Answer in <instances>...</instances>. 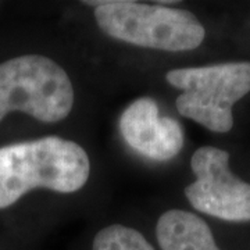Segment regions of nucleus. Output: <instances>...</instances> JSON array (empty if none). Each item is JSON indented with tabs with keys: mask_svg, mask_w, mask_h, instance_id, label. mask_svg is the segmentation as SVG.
<instances>
[{
	"mask_svg": "<svg viewBox=\"0 0 250 250\" xmlns=\"http://www.w3.org/2000/svg\"><path fill=\"white\" fill-rule=\"evenodd\" d=\"M72 104L71 80L53 60L27 54L0 64V121L11 111H22L42 123H57Z\"/></svg>",
	"mask_w": 250,
	"mask_h": 250,
	"instance_id": "obj_3",
	"label": "nucleus"
},
{
	"mask_svg": "<svg viewBox=\"0 0 250 250\" xmlns=\"http://www.w3.org/2000/svg\"><path fill=\"white\" fill-rule=\"evenodd\" d=\"M156 236L161 250H220L208 225L185 210H170L161 215Z\"/></svg>",
	"mask_w": 250,
	"mask_h": 250,
	"instance_id": "obj_7",
	"label": "nucleus"
},
{
	"mask_svg": "<svg viewBox=\"0 0 250 250\" xmlns=\"http://www.w3.org/2000/svg\"><path fill=\"white\" fill-rule=\"evenodd\" d=\"M93 250H154L142 233L124 225L103 228L93 239Z\"/></svg>",
	"mask_w": 250,
	"mask_h": 250,
	"instance_id": "obj_8",
	"label": "nucleus"
},
{
	"mask_svg": "<svg viewBox=\"0 0 250 250\" xmlns=\"http://www.w3.org/2000/svg\"><path fill=\"white\" fill-rule=\"evenodd\" d=\"M171 86L182 90L175 107L182 117L213 132L233 126L232 106L250 92V62H223L167 72Z\"/></svg>",
	"mask_w": 250,
	"mask_h": 250,
	"instance_id": "obj_4",
	"label": "nucleus"
},
{
	"mask_svg": "<svg viewBox=\"0 0 250 250\" xmlns=\"http://www.w3.org/2000/svg\"><path fill=\"white\" fill-rule=\"evenodd\" d=\"M118 126L125 143L152 160H171L184 146L181 124L171 117H160L152 98L132 102L120 117Z\"/></svg>",
	"mask_w": 250,
	"mask_h": 250,
	"instance_id": "obj_6",
	"label": "nucleus"
},
{
	"mask_svg": "<svg viewBox=\"0 0 250 250\" xmlns=\"http://www.w3.org/2000/svg\"><path fill=\"white\" fill-rule=\"evenodd\" d=\"M90 161L78 143L57 136L0 147V208L35 188L72 193L86 184Z\"/></svg>",
	"mask_w": 250,
	"mask_h": 250,
	"instance_id": "obj_1",
	"label": "nucleus"
},
{
	"mask_svg": "<svg viewBox=\"0 0 250 250\" xmlns=\"http://www.w3.org/2000/svg\"><path fill=\"white\" fill-rule=\"evenodd\" d=\"M85 3L96 6L95 18L103 32L131 45L184 52L199 47L206 36L200 21L187 10L129 0Z\"/></svg>",
	"mask_w": 250,
	"mask_h": 250,
	"instance_id": "obj_2",
	"label": "nucleus"
},
{
	"mask_svg": "<svg viewBox=\"0 0 250 250\" xmlns=\"http://www.w3.org/2000/svg\"><path fill=\"white\" fill-rule=\"evenodd\" d=\"M229 154L214 146L193 153L190 167L196 181L185 188V196L197 211L233 223L250 221V184L235 177Z\"/></svg>",
	"mask_w": 250,
	"mask_h": 250,
	"instance_id": "obj_5",
	"label": "nucleus"
}]
</instances>
